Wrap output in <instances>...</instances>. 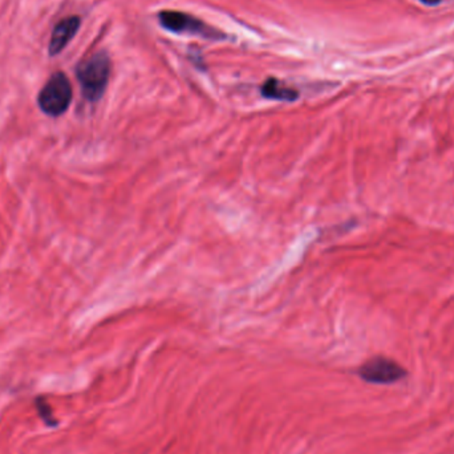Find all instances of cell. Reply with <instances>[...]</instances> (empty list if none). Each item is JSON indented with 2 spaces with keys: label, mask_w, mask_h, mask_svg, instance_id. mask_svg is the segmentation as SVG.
<instances>
[{
  "label": "cell",
  "mask_w": 454,
  "mask_h": 454,
  "mask_svg": "<svg viewBox=\"0 0 454 454\" xmlns=\"http://www.w3.org/2000/svg\"><path fill=\"white\" fill-rule=\"evenodd\" d=\"M111 74V61L106 53L100 52L82 61L77 67V80L82 85V95L88 101L103 98Z\"/></svg>",
  "instance_id": "obj_1"
},
{
  "label": "cell",
  "mask_w": 454,
  "mask_h": 454,
  "mask_svg": "<svg viewBox=\"0 0 454 454\" xmlns=\"http://www.w3.org/2000/svg\"><path fill=\"white\" fill-rule=\"evenodd\" d=\"M71 82H69L68 77L61 72L53 74L48 80L47 84L40 90L39 98H37L40 109L48 116L52 117L61 116L71 106Z\"/></svg>",
  "instance_id": "obj_2"
},
{
  "label": "cell",
  "mask_w": 454,
  "mask_h": 454,
  "mask_svg": "<svg viewBox=\"0 0 454 454\" xmlns=\"http://www.w3.org/2000/svg\"><path fill=\"white\" fill-rule=\"evenodd\" d=\"M160 21L165 28L177 34L200 35L209 39L225 37V35L220 34L218 29L213 28L209 24L180 11H162L160 13Z\"/></svg>",
  "instance_id": "obj_3"
},
{
  "label": "cell",
  "mask_w": 454,
  "mask_h": 454,
  "mask_svg": "<svg viewBox=\"0 0 454 454\" xmlns=\"http://www.w3.org/2000/svg\"><path fill=\"white\" fill-rule=\"evenodd\" d=\"M360 378L367 383L394 384L407 376V371L394 360L387 357H373L359 370Z\"/></svg>",
  "instance_id": "obj_4"
},
{
  "label": "cell",
  "mask_w": 454,
  "mask_h": 454,
  "mask_svg": "<svg viewBox=\"0 0 454 454\" xmlns=\"http://www.w3.org/2000/svg\"><path fill=\"white\" fill-rule=\"evenodd\" d=\"M80 28V18L69 16L63 19L53 29L50 42V55L55 56L60 53L68 43L74 39Z\"/></svg>",
  "instance_id": "obj_5"
},
{
  "label": "cell",
  "mask_w": 454,
  "mask_h": 454,
  "mask_svg": "<svg viewBox=\"0 0 454 454\" xmlns=\"http://www.w3.org/2000/svg\"><path fill=\"white\" fill-rule=\"evenodd\" d=\"M262 95L272 100L295 101L299 98L298 90L286 87L283 82L275 79H269L262 87Z\"/></svg>",
  "instance_id": "obj_6"
},
{
  "label": "cell",
  "mask_w": 454,
  "mask_h": 454,
  "mask_svg": "<svg viewBox=\"0 0 454 454\" xmlns=\"http://www.w3.org/2000/svg\"><path fill=\"white\" fill-rule=\"evenodd\" d=\"M37 411H39L40 418L43 419V421H44L47 426H56V421L53 420L52 413H51V408L50 405L47 404L45 402H40V400H37L36 403Z\"/></svg>",
  "instance_id": "obj_7"
},
{
  "label": "cell",
  "mask_w": 454,
  "mask_h": 454,
  "mask_svg": "<svg viewBox=\"0 0 454 454\" xmlns=\"http://www.w3.org/2000/svg\"><path fill=\"white\" fill-rule=\"evenodd\" d=\"M419 2L423 3L427 7H436V5L442 4L444 0H419Z\"/></svg>",
  "instance_id": "obj_8"
}]
</instances>
